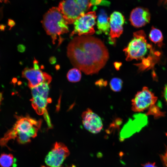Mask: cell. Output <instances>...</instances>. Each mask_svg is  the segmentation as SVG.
I'll return each mask as SVG.
<instances>
[{
	"label": "cell",
	"mask_w": 167,
	"mask_h": 167,
	"mask_svg": "<svg viewBox=\"0 0 167 167\" xmlns=\"http://www.w3.org/2000/svg\"><path fill=\"white\" fill-rule=\"evenodd\" d=\"M67 53L72 65L87 75L98 73L109 58L108 49L103 42L90 36L73 38L68 45Z\"/></svg>",
	"instance_id": "obj_1"
},
{
	"label": "cell",
	"mask_w": 167,
	"mask_h": 167,
	"mask_svg": "<svg viewBox=\"0 0 167 167\" xmlns=\"http://www.w3.org/2000/svg\"><path fill=\"white\" fill-rule=\"evenodd\" d=\"M47 34L51 36L53 43L59 38V46L63 41L61 35L69 32L68 24L60 10L57 7H53L44 15L41 21Z\"/></svg>",
	"instance_id": "obj_2"
},
{
	"label": "cell",
	"mask_w": 167,
	"mask_h": 167,
	"mask_svg": "<svg viewBox=\"0 0 167 167\" xmlns=\"http://www.w3.org/2000/svg\"><path fill=\"white\" fill-rule=\"evenodd\" d=\"M91 0H63L58 8L68 24H72L77 19L89 11L92 6Z\"/></svg>",
	"instance_id": "obj_3"
},
{
	"label": "cell",
	"mask_w": 167,
	"mask_h": 167,
	"mask_svg": "<svg viewBox=\"0 0 167 167\" xmlns=\"http://www.w3.org/2000/svg\"><path fill=\"white\" fill-rule=\"evenodd\" d=\"M146 36L143 30L135 32L133 33V38L129 43L127 46L123 51L127 61L134 59L141 60L151 48L150 45L148 43Z\"/></svg>",
	"instance_id": "obj_4"
},
{
	"label": "cell",
	"mask_w": 167,
	"mask_h": 167,
	"mask_svg": "<svg viewBox=\"0 0 167 167\" xmlns=\"http://www.w3.org/2000/svg\"><path fill=\"white\" fill-rule=\"evenodd\" d=\"M17 120L11 129L16 138L17 134L20 133L28 135L31 138H35L37 135L38 130L41 127V121L36 120L29 116L25 117L15 116Z\"/></svg>",
	"instance_id": "obj_5"
},
{
	"label": "cell",
	"mask_w": 167,
	"mask_h": 167,
	"mask_svg": "<svg viewBox=\"0 0 167 167\" xmlns=\"http://www.w3.org/2000/svg\"><path fill=\"white\" fill-rule=\"evenodd\" d=\"M97 16L96 11H90L77 19L73 23L74 29L70 35L90 36L95 32L94 26Z\"/></svg>",
	"instance_id": "obj_6"
},
{
	"label": "cell",
	"mask_w": 167,
	"mask_h": 167,
	"mask_svg": "<svg viewBox=\"0 0 167 167\" xmlns=\"http://www.w3.org/2000/svg\"><path fill=\"white\" fill-rule=\"evenodd\" d=\"M157 97L147 87L137 92L131 100V109L134 112H140L156 104Z\"/></svg>",
	"instance_id": "obj_7"
},
{
	"label": "cell",
	"mask_w": 167,
	"mask_h": 167,
	"mask_svg": "<svg viewBox=\"0 0 167 167\" xmlns=\"http://www.w3.org/2000/svg\"><path fill=\"white\" fill-rule=\"evenodd\" d=\"M69 154V151L65 145L56 142L46 156L45 163L49 167H60Z\"/></svg>",
	"instance_id": "obj_8"
},
{
	"label": "cell",
	"mask_w": 167,
	"mask_h": 167,
	"mask_svg": "<svg viewBox=\"0 0 167 167\" xmlns=\"http://www.w3.org/2000/svg\"><path fill=\"white\" fill-rule=\"evenodd\" d=\"M22 77L28 81L29 88H34L42 83L49 84L52 80L50 75L39 69L26 67L22 72Z\"/></svg>",
	"instance_id": "obj_9"
},
{
	"label": "cell",
	"mask_w": 167,
	"mask_h": 167,
	"mask_svg": "<svg viewBox=\"0 0 167 167\" xmlns=\"http://www.w3.org/2000/svg\"><path fill=\"white\" fill-rule=\"evenodd\" d=\"M85 128L89 132L96 134L102 129L103 124L101 118L89 108L84 111L81 115Z\"/></svg>",
	"instance_id": "obj_10"
},
{
	"label": "cell",
	"mask_w": 167,
	"mask_h": 167,
	"mask_svg": "<svg viewBox=\"0 0 167 167\" xmlns=\"http://www.w3.org/2000/svg\"><path fill=\"white\" fill-rule=\"evenodd\" d=\"M110 29L109 42L112 44L115 43L116 39L119 37L123 31V26L125 18L123 15L118 11H115L109 18Z\"/></svg>",
	"instance_id": "obj_11"
},
{
	"label": "cell",
	"mask_w": 167,
	"mask_h": 167,
	"mask_svg": "<svg viewBox=\"0 0 167 167\" xmlns=\"http://www.w3.org/2000/svg\"><path fill=\"white\" fill-rule=\"evenodd\" d=\"M147 117L145 114H139L135 115L133 120L131 119L124 126L121 131L120 136V140L123 141L125 139L127 138L136 132H139L145 125H140V123L147 122V121L140 122Z\"/></svg>",
	"instance_id": "obj_12"
},
{
	"label": "cell",
	"mask_w": 167,
	"mask_h": 167,
	"mask_svg": "<svg viewBox=\"0 0 167 167\" xmlns=\"http://www.w3.org/2000/svg\"><path fill=\"white\" fill-rule=\"evenodd\" d=\"M151 19V14L148 9L138 7L131 11L129 18L131 24L135 27H142L149 23Z\"/></svg>",
	"instance_id": "obj_13"
},
{
	"label": "cell",
	"mask_w": 167,
	"mask_h": 167,
	"mask_svg": "<svg viewBox=\"0 0 167 167\" xmlns=\"http://www.w3.org/2000/svg\"><path fill=\"white\" fill-rule=\"evenodd\" d=\"M97 34L103 33L106 35L108 34L110 29L109 18L104 9H101L99 11L97 18Z\"/></svg>",
	"instance_id": "obj_14"
},
{
	"label": "cell",
	"mask_w": 167,
	"mask_h": 167,
	"mask_svg": "<svg viewBox=\"0 0 167 167\" xmlns=\"http://www.w3.org/2000/svg\"><path fill=\"white\" fill-rule=\"evenodd\" d=\"M31 101L32 106L36 113L39 115H42L46 110L47 104L51 102V99L37 95L32 97Z\"/></svg>",
	"instance_id": "obj_15"
},
{
	"label": "cell",
	"mask_w": 167,
	"mask_h": 167,
	"mask_svg": "<svg viewBox=\"0 0 167 167\" xmlns=\"http://www.w3.org/2000/svg\"><path fill=\"white\" fill-rule=\"evenodd\" d=\"M16 160L11 153H2L0 155V166L1 167H16Z\"/></svg>",
	"instance_id": "obj_16"
},
{
	"label": "cell",
	"mask_w": 167,
	"mask_h": 167,
	"mask_svg": "<svg viewBox=\"0 0 167 167\" xmlns=\"http://www.w3.org/2000/svg\"><path fill=\"white\" fill-rule=\"evenodd\" d=\"M149 38L151 41L157 44L158 47H161L162 46L163 40L162 34L160 30L153 26L152 27Z\"/></svg>",
	"instance_id": "obj_17"
},
{
	"label": "cell",
	"mask_w": 167,
	"mask_h": 167,
	"mask_svg": "<svg viewBox=\"0 0 167 167\" xmlns=\"http://www.w3.org/2000/svg\"><path fill=\"white\" fill-rule=\"evenodd\" d=\"M49 84L42 83L31 88L32 96L39 95L48 98L49 91Z\"/></svg>",
	"instance_id": "obj_18"
},
{
	"label": "cell",
	"mask_w": 167,
	"mask_h": 167,
	"mask_svg": "<svg viewBox=\"0 0 167 167\" xmlns=\"http://www.w3.org/2000/svg\"><path fill=\"white\" fill-rule=\"evenodd\" d=\"M68 80L71 82H77L79 81L81 77V73L80 70L75 68L71 69L67 74Z\"/></svg>",
	"instance_id": "obj_19"
},
{
	"label": "cell",
	"mask_w": 167,
	"mask_h": 167,
	"mask_svg": "<svg viewBox=\"0 0 167 167\" xmlns=\"http://www.w3.org/2000/svg\"><path fill=\"white\" fill-rule=\"evenodd\" d=\"M145 114L148 115H152L155 118L164 117L165 113L161 111L160 107L154 104L151 106L148 109Z\"/></svg>",
	"instance_id": "obj_20"
},
{
	"label": "cell",
	"mask_w": 167,
	"mask_h": 167,
	"mask_svg": "<svg viewBox=\"0 0 167 167\" xmlns=\"http://www.w3.org/2000/svg\"><path fill=\"white\" fill-rule=\"evenodd\" d=\"M123 82L118 78H114L110 81L109 86L111 89L115 92L120 91L122 88Z\"/></svg>",
	"instance_id": "obj_21"
},
{
	"label": "cell",
	"mask_w": 167,
	"mask_h": 167,
	"mask_svg": "<svg viewBox=\"0 0 167 167\" xmlns=\"http://www.w3.org/2000/svg\"><path fill=\"white\" fill-rule=\"evenodd\" d=\"M17 142L20 144H24L31 142L30 138L26 134L19 133L17 134Z\"/></svg>",
	"instance_id": "obj_22"
},
{
	"label": "cell",
	"mask_w": 167,
	"mask_h": 167,
	"mask_svg": "<svg viewBox=\"0 0 167 167\" xmlns=\"http://www.w3.org/2000/svg\"><path fill=\"white\" fill-rule=\"evenodd\" d=\"M160 158L164 166L167 167V146L166 147L165 152L164 154L160 155Z\"/></svg>",
	"instance_id": "obj_23"
},
{
	"label": "cell",
	"mask_w": 167,
	"mask_h": 167,
	"mask_svg": "<svg viewBox=\"0 0 167 167\" xmlns=\"http://www.w3.org/2000/svg\"><path fill=\"white\" fill-rule=\"evenodd\" d=\"M44 115V117L45 120L48 125V126L49 127H51L52 126V125L50 122V120L49 118V117L48 115V113L46 110L45 111V113L43 114Z\"/></svg>",
	"instance_id": "obj_24"
},
{
	"label": "cell",
	"mask_w": 167,
	"mask_h": 167,
	"mask_svg": "<svg viewBox=\"0 0 167 167\" xmlns=\"http://www.w3.org/2000/svg\"><path fill=\"white\" fill-rule=\"evenodd\" d=\"M15 23L13 20L9 19L7 22V25L10 27L9 30H10L15 25Z\"/></svg>",
	"instance_id": "obj_25"
},
{
	"label": "cell",
	"mask_w": 167,
	"mask_h": 167,
	"mask_svg": "<svg viewBox=\"0 0 167 167\" xmlns=\"http://www.w3.org/2000/svg\"><path fill=\"white\" fill-rule=\"evenodd\" d=\"M143 167H157L155 165V163L148 162L142 165Z\"/></svg>",
	"instance_id": "obj_26"
},
{
	"label": "cell",
	"mask_w": 167,
	"mask_h": 167,
	"mask_svg": "<svg viewBox=\"0 0 167 167\" xmlns=\"http://www.w3.org/2000/svg\"><path fill=\"white\" fill-rule=\"evenodd\" d=\"M17 49L20 52H23L25 50V47L24 45L20 44L18 46Z\"/></svg>",
	"instance_id": "obj_27"
},
{
	"label": "cell",
	"mask_w": 167,
	"mask_h": 167,
	"mask_svg": "<svg viewBox=\"0 0 167 167\" xmlns=\"http://www.w3.org/2000/svg\"><path fill=\"white\" fill-rule=\"evenodd\" d=\"M163 96L165 101L167 103V85L165 86L164 88Z\"/></svg>",
	"instance_id": "obj_28"
},
{
	"label": "cell",
	"mask_w": 167,
	"mask_h": 167,
	"mask_svg": "<svg viewBox=\"0 0 167 167\" xmlns=\"http://www.w3.org/2000/svg\"><path fill=\"white\" fill-rule=\"evenodd\" d=\"M56 58L54 57H51L49 59V62L51 64H54L55 62Z\"/></svg>",
	"instance_id": "obj_29"
},
{
	"label": "cell",
	"mask_w": 167,
	"mask_h": 167,
	"mask_svg": "<svg viewBox=\"0 0 167 167\" xmlns=\"http://www.w3.org/2000/svg\"><path fill=\"white\" fill-rule=\"evenodd\" d=\"M6 28V26L4 24L0 25V31H4Z\"/></svg>",
	"instance_id": "obj_30"
},
{
	"label": "cell",
	"mask_w": 167,
	"mask_h": 167,
	"mask_svg": "<svg viewBox=\"0 0 167 167\" xmlns=\"http://www.w3.org/2000/svg\"><path fill=\"white\" fill-rule=\"evenodd\" d=\"M4 2L5 3H7L8 2L7 0H0V2Z\"/></svg>",
	"instance_id": "obj_31"
},
{
	"label": "cell",
	"mask_w": 167,
	"mask_h": 167,
	"mask_svg": "<svg viewBox=\"0 0 167 167\" xmlns=\"http://www.w3.org/2000/svg\"><path fill=\"white\" fill-rule=\"evenodd\" d=\"M2 96L0 95V105H1V101H2Z\"/></svg>",
	"instance_id": "obj_32"
},
{
	"label": "cell",
	"mask_w": 167,
	"mask_h": 167,
	"mask_svg": "<svg viewBox=\"0 0 167 167\" xmlns=\"http://www.w3.org/2000/svg\"></svg>",
	"instance_id": "obj_33"
}]
</instances>
